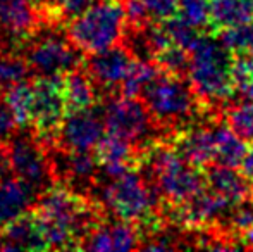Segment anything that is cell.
Masks as SVG:
<instances>
[{
  "mask_svg": "<svg viewBox=\"0 0 253 252\" xmlns=\"http://www.w3.org/2000/svg\"><path fill=\"white\" fill-rule=\"evenodd\" d=\"M33 211L50 249H81L84 237L98 225L95 205L66 187L42 192Z\"/></svg>",
  "mask_w": 253,
  "mask_h": 252,
  "instance_id": "cell-1",
  "label": "cell"
},
{
  "mask_svg": "<svg viewBox=\"0 0 253 252\" xmlns=\"http://www.w3.org/2000/svg\"><path fill=\"white\" fill-rule=\"evenodd\" d=\"M126 23L124 0H98L71 19L67 35L83 54H93L119 45Z\"/></svg>",
  "mask_w": 253,
  "mask_h": 252,
  "instance_id": "cell-2",
  "label": "cell"
},
{
  "mask_svg": "<svg viewBox=\"0 0 253 252\" xmlns=\"http://www.w3.org/2000/svg\"><path fill=\"white\" fill-rule=\"evenodd\" d=\"M188 78L193 92L202 101L215 102L233 95L231 80V52L210 37L200 35L190 50Z\"/></svg>",
  "mask_w": 253,
  "mask_h": 252,
  "instance_id": "cell-3",
  "label": "cell"
},
{
  "mask_svg": "<svg viewBox=\"0 0 253 252\" xmlns=\"http://www.w3.org/2000/svg\"><path fill=\"white\" fill-rule=\"evenodd\" d=\"M150 168L155 189L172 205L184 204L205 189V176L184 161L176 149H153Z\"/></svg>",
  "mask_w": 253,
  "mask_h": 252,
  "instance_id": "cell-4",
  "label": "cell"
},
{
  "mask_svg": "<svg viewBox=\"0 0 253 252\" xmlns=\"http://www.w3.org/2000/svg\"><path fill=\"white\" fill-rule=\"evenodd\" d=\"M159 190L150 185L136 169H127L102 190L107 209L119 219L133 223L150 221L159 202Z\"/></svg>",
  "mask_w": 253,
  "mask_h": 252,
  "instance_id": "cell-5",
  "label": "cell"
},
{
  "mask_svg": "<svg viewBox=\"0 0 253 252\" xmlns=\"http://www.w3.org/2000/svg\"><path fill=\"white\" fill-rule=\"evenodd\" d=\"M195 95L193 88L184 83V78L162 71L145 87L141 97L157 123L179 125L195 114Z\"/></svg>",
  "mask_w": 253,
  "mask_h": 252,
  "instance_id": "cell-6",
  "label": "cell"
},
{
  "mask_svg": "<svg viewBox=\"0 0 253 252\" xmlns=\"http://www.w3.org/2000/svg\"><path fill=\"white\" fill-rule=\"evenodd\" d=\"M3 151L14 176L26 182L38 195L50 189L53 183L52 161L43 147V140L35 131L14 135L3 145Z\"/></svg>",
  "mask_w": 253,
  "mask_h": 252,
  "instance_id": "cell-7",
  "label": "cell"
},
{
  "mask_svg": "<svg viewBox=\"0 0 253 252\" xmlns=\"http://www.w3.org/2000/svg\"><path fill=\"white\" fill-rule=\"evenodd\" d=\"M33 85L31 126L40 140H53L67 116L64 76H40Z\"/></svg>",
  "mask_w": 253,
  "mask_h": 252,
  "instance_id": "cell-8",
  "label": "cell"
},
{
  "mask_svg": "<svg viewBox=\"0 0 253 252\" xmlns=\"http://www.w3.org/2000/svg\"><path fill=\"white\" fill-rule=\"evenodd\" d=\"M26 59L30 71L38 76H64L83 62V52L59 33H48L37 38L28 47Z\"/></svg>",
  "mask_w": 253,
  "mask_h": 252,
  "instance_id": "cell-9",
  "label": "cell"
},
{
  "mask_svg": "<svg viewBox=\"0 0 253 252\" xmlns=\"http://www.w3.org/2000/svg\"><path fill=\"white\" fill-rule=\"evenodd\" d=\"M102 118L107 131L126 138L131 144L148 140L155 130L150 109L138 97L121 95L110 99L103 109Z\"/></svg>",
  "mask_w": 253,
  "mask_h": 252,
  "instance_id": "cell-10",
  "label": "cell"
},
{
  "mask_svg": "<svg viewBox=\"0 0 253 252\" xmlns=\"http://www.w3.org/2000/svg\"><path fill=\"white\" fill-rule=\"evenodd\" d=\"M105 135L103 118L91 109L69 112L64 118L53 142L64 151H93Z\"/></svg>",
  "mask_w": 253,
  "mask_h": 252,
  "instance_id": "cell-11",
  "label": "cell"
},
{
  "mask_svg": "<svg viewBox=\"0 0 253 252\" xmlns=\"http://www.w3.org/2000/svg\"><path fill=\"white\" fill-rule=\"evenodd\" d=\"M134 54L126 45H114L110 49L90 54L86 61V71L95 81L97 88L112 92L121 88L133 67Z\"/></svg>",
  "mask_w": 253,
  "mask_h": 252,
  "instance_id": "cell-12",
  "label": "cell"
},
{
  "mask_svg": "<svg viewBox=\"0 0 253 252\" xmlns=\"http://www.w3.org/2000/svg\"><path fill=\"white\" fill-rule=\"evenodd\" d=\"M40 24L35 0H0V31L10 42H24Z\"/></svg>",
  "mask_w": 253,
  "mask_h": 252,
  "instance_id": "cell-13",
  "label": "cell"
},
{
  "mask_svg": "<svg viewBox=\"0 0 253 252\" xmlns=\"http://www.w3.org/2000/svg\"><path fill=\"white\" fill-rule=\"evenodd\" d=\"M50 249L43 230L40 226L35 211L24 212L23 216L10 221L0 230V251H43Z\"/></svg>",
  "mask_w": 253,
  "mask_h": 252,
  "instance_id": "cell-14",
  "label": "cell"
},
{
  "mask_svg": "<svg viewBox=\"0 0 253 252\" xmlns=\"http://www.w3.org/2000/svg\"><path fill=\"white\" fill-rule=\"evenodd\" d=\"M38 194L17 176L0 180V230L10 221L31 211L37 202Z\"/></svg>",
  "mask_w": 253,
  "mask_h": 252,
  "instance_id": "cell-15",
  "label": "cell"
},
{
  "mask_svg": "<svg viewBox=\"0 0 253 252\" xmlns=\"http://www.w3.org/2000/svg\"><path fill=\"white\" fill-rule=\"evenodd\" d=\"M95 155H97L98 168L112 180L131 169L134 149L129 140L107 131L95 147Z\"/></svg>",
  "mask_w": 253,
  "mask_h": 252,
  "instance_id": "cell-16",
  "label": "cell"
},
{
  "mask_svg": "<svg viewBox=\"0 0 253 252\" xmlns=\"http://www.w3.org/2000/svg\"><path fill=\"white\" fill-rule=\"evenodd\" d=\"M205 182L210 187V190L224 197L231 205L241 204L250 199L252 189L248 183L250 180L243 173L236 171L233 166H210L205 173Z\"/></svg>",
  "mask_w": 253,
  "mask_h": 252,
  "instance_id": "cell-17",
  "label": "cell"
},
{
  "mask_svg": "<svg viewBox=\"0 0 253 252\" xmlns=\"http://www.w3.org/2000/svg\"><path fill=\"white\" fill-rule=\"evenodd\" d=\"M177 207H179V219L184 225L202 226L219 218L220 214H224L233 205L213 190L207 192L203 189L195 197H191L190 201L177 205Z\"/></svg>",
  "mask_w": 253,
  "mask_h": 252,
  "instance_id": "cell-18",
  "label": "cell"
},
{
  "mask_svg": "<svg viewBox=\"0 0 253 252\" xmlns=\"http://www.w3.org/2000/svg\"><path fill=\"white\" fill-rule=\"evenodd\" d=\"M177 154L195 168H207L215 161V140L213 130L207 128H191L179 135L176 140Z\"/></svg>",
  "mask_w": 253,
  "mask_h": 252,
  "instance_id": "cell-19",
  "label": "cell"
},
{
  "mask_svg": "<svg viewBox=\"0 0 253 252\" xmlns=\"http://www.w3.org/2000/svg\"><path fill=\"white\" fill-rule=\"evenodd\" d=\"M64 92H66L67 114L93 109L97 102V85L86 69H81V66L64 74Z\"/></svg>",
  "mask_w": 253,
  "mask_h": 252,
  "instance_id": "cell-20",
  "label": "cell"
},
{
  "mask_svg": "<svg viewBox=\"0 0 253 252\" xmlns=\"http://www.w3.org/2000/svg\"><path fill=\"white\" fill-rule=\"evenodd\" d=\"M253 21V0H210V26L220 31Z\"/></svg>",
  "mask_w": 253,
  "mask_h": 252,
  "instance_id": "cell-21",
  "label": "cell"
},
{
  "mask_svg": "<svg viewBox=\"0 0 253 252\" xmlns=\"http://www.w3.org/2000/svg\"><path fill=\"white\" fill-rule=\"evenodd\" d=\"M213 140H215V161L217 164L224 166H241L248 147L247 142L238 137L229 126H217L213 130Z\"/></svg>",
  "mask_w": 253,
  "mask_h": 252,
  "instance_id": "cell-22",
  "label": "cell"
},
{
  "mask_svg": "<svg viewBox=\"0 0 253 252\" xmlns=\"http://www.w3.org/2000/svg\"><path fill=\"white\" fill-rule=\"evenodd\" d=\"M7 105L12 111L19 126L31 125V111H33V85L31 81H21L3 92Z\"/></svg>",
  "mask_w": 253,
  "mask_h": 252,
  "instance_id": "cell-23",
  "label": "cell"
},
{
  "mask_svg": "<svg viewBox=\"0 0 253 252\" xmlns=\"http://www.w3.org/2000/svg\"><path fill=\"white\" fill-rule=\"evenodd\" d=\"M162 73L157 62L147 61V59H136L133 62L129 74L124 80V83L121 85V94L127 95V97H138V95L143 94L145 87H147L150 81L155 80L159 74Z\"/></svg>",
  "mask_w": 253,
  "mask_h": 252,
  "instance_id": "cell-24",
  "label": "cell"
},
{
  "mask_svg": "<svg viewBox=\"0 0 253 252\" xmlns=\"http://www.w3.org/2000/svg\"><path fill=\"white\" fill-rule=\"evenodd\" d=\"M219 40L231 54H253V21L220 30Z\"/></svg>",
  "mask_w": 253,
  "mask_h": 252,
  "instance_id": "cell-25",
  "label": "cell"
},
{
  "mask_svg": "<svg viewBox=\"0 0 253 252\" xmlns=\"http://www.w3.org/2000/svg\"><path fill=\"white\" fill-rule=\"evenodd\" d=\"M28 73H30V66L24 57L12 52L0 54V92L2 94L7 88L26 80Z\"/></svg>",
  "mask_w": 253,
  "mask_h": 252,
  "instance_id": "cell-26",
  "label": "cell"
},
{
  "mask_svg": "<svg viewBox=\"0 0 253 252\" xmlns=\"http://www.w3.org/2000/svg\"><path fill=\"white\" fill-rule=\"evenodd\" d=\"M153 61L157 62V66L164 73L184 78L188 74V69H190V52L186 49L179 47V45L172 44L167 49H164L162 52H159L153 57Z\"/></svg>",
  "mask_w": 253,
  "mask_h": 252,
  "instance_id": "cell-27",
  "label": "cell"
},
{
  "mask_svg": "<svg viewBox=\"0 0 253 252\" xmlns=\"http://www.w3.org/2000/svg\"><path fill=\"white\" fill-rule=\"evenodd\" d=\"M227 126L245 142H253V102L247 101L227 111Z\"/></svg>",
  "mask_w": 253,
  "mask_h": 252,
  "instance_id": "cell-28",
  "label": "cell"
},
{
  "mask_svg": "<svg viewBox=\"0 0 253 252\" xmlns=\"http://www.w3.org/2000/svg\"><path fill=\"white\" fill-rule=\"evenodd\" d=\"M176 16L197 30H203L210 24V0H179Z\"/></svg>",
  "mask_w": 253,
  "mask_h": 252,
  "instance_id": "cell-29",
  "label": "cell"
},
{
  "mask_svg": "<svg viewBox=\"0 0 253 252\" xmlns=\"http://www.w3.org/2000/svg\"><path fill=\"white\" fill-rule=\"evenodd\" d=\"M136 223L119 219L110 228V239H112V251H134L140 246V233L136 230Z\"/></svg>",
  "mask_w": 253,
  "mask_h": 252,
  "instance_id": "cell-30",
  "label": "cell"
},
{
  "mask_svg": "<svg viewBox=\"0 0 253 252\" xmlns=\"http://www.w3.org/2000/svg\"><path fill=\"white\" fill-rule=\"evenodd\" d=\"M164 24H166V30H167V33H169L172 44L186 49L188 52L191 50V47H193L198 38H200V33H198L197 28L188 24L186 21H183L179 16H172L170 19H166Z\"/></svg>",
  "mask_w": 253,
  "mask_h": 252,
  "instance_id": "cell-31",
  "label": "cell"
},
{
  "mask_svg": "<svg viewBox=\"0 0 253 252\" xmlns=\"http://www.w3.org/2000/svg\"><path fill=\"white\" fill-rule=\"evenodd\" d=\"M253 74V54H236V57L231 59V80L234 88L240 90V87Z\"/></svg>",
  "mask_w": 253,
  "mask_h": 252,
  "instance_id": "cell-32",
  "label": "cell"
},
{
  "mask_svg": "<svg viewBox=\"0 0 253 252\" xmlns=\"http://www.w3.org/2000/svg\"><path fill=\"white\" fill-rule=\"evenodd\" d=\"M148 10L150 19L166 21L177 14V2L179 0H141Z\"/></svg>",
  "mask_w": 253,
  "mask_h": 252,
  "instance_id": "cell-33",
  "label": "cell"
},
{
  "mask_svg": "<svg viewBox=\"0 0 253 252\" xmlns=\"http://www.w3.org/2000/svg\"><path fill=\"white\" fill-rule=\"evenodd\" d=\"M16 118H14L12 111H10V107L7 105L5 99L2 95L0 97V147H3L16 135Z\"/></svg>",
  "mask_w": 253,
  "mask_h": 252,
  "instance_id": "cell-34",
  "label": "cell"
},
{
  "mask_svg": "<svg viewBox=\"0 0 253 252\" xmlns=\"http://www.w3.org/2000/svg\"><path fill=\"white\" fill-rule=\"evenodd\" d=\"M124 9H126V17L131 28L140 30L148 24L150 16H148L147 7L141 0H124Z\"/></svg>",
  "mask_w": 253,
  "mask_h": 252,
  "instance_id": "cell-35",
  "label": "cell"
},
{
  "mask_svg": "<svg viewBox=\"0 0 253 252\" xmlns=\"http://www.w3.org/2000/svg\"><path fill=\"white\" fill-rule=\"evenodd\" d=\"M234 212L231 216V226H233L236 232L243 233L248 226L253 225V202H241V204L234 205Z\"/></svg>",
  "mask_w": 253,
  "mask_h": 252,
  "instance_id": "cell-36",
  "label": "cell"
},
{
  "mask_svg": "<svg viewBox=\"0 0 253 252\" xmlns=\"http://www.w3.org/2000/svg\"><path fill=\"white\" fill-rule=\"evenodd\" d=\"M95 2H98V0H59V3H57V16L73 19L74 16L83 12L84 9L93 5Z\"/></svg>",
  "mask_w": 253,
  "mask_h": 252,
  "instance_id": "cell-37",
  "label": "cell"
},
{
  "mask_svg": "<svg viewBox=\"0 0 253 252\" xmlns=\"http://www.w3.org/2000/svg\"><path fill=\"white\" fill-rule=\"evenodd\" d=\"M241 173L253 182V145L248 147L247 154H245L243 161H241Z\"/></svg>",
  "mask_w": 253,
  "mask_h": 252,
  "instance_id": "cell-38",
  "label": "cell"
},
{
  "mask_svg": "<svg viewBox=\"0 0 253 252\" xmlns=\"http://www.w3.org/2000/svg\"><path fill=\"white\" fill-rule=\"evenodd\" d=\"M35 2H37L38 7H40V3H42V9H43L47 17L57 16V3H59V0H35Z\"/></svg>",
  "mask_w": 253,
  "mask_h": 252,
  "instance_id": "cell-39",
  "label": "cell"
},
{
  "mask_svg": "<svg viewBox=\"0 0 253 252\" xmlns=\"http://www.w3.org/2000/svg\"><path fill=\"white\" fill-rule=\"evenodd\" d=\"M240 92H241V95H243L247 101H250L253 102V74L250 78H248L247 81H245L243 85L240 87Z\"/></svg>",
  "mask_w": 253,
  "mask_h": 252,
  "instance_id": "cell-40",
  "label": "cell"
},
{
  "mask_svg": "<svg viewBox=\"0 0 253 252\" xmlns=\"http://www.w3.org/2000/svg\"><path fill=\"white\" fill-rule=\"evenodd\" d=\"M9 173H10V166L9 161H7L5 151H3V147H0V180L5 178Z\"/></svg>",
  "mask_w": 253,
  "mask_h": 252,
  "instance_id": "cell-41",
  "label": "cell"
},
{
  "mask_svg": "<svg viewBox=\"0 0 253 252\" xmlns=\"http://www.w3.org/2000/svg\"><path fill=\"white\" fill-rule=\"evenodd\" d=\"M243 240H245V246L253 249V225L248 226V228L243 232Z\"/></svg>",
  "mask_w": 253,
  "mask_h": 252,
  "instance_id": "cell-42",
  "label": "cell"
}]
</instances>
